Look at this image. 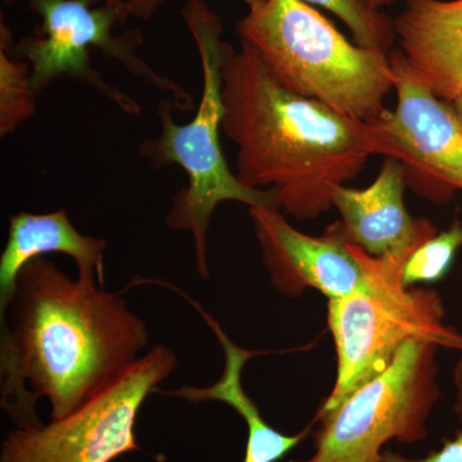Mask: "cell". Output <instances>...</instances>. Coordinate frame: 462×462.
<instances>
[{
  "label": "cell",
  "instance_id": "2e32d148",
  "mask_svg": "<svg viewBox=\"0 0 462 462\" xmlns=\"http://www.w3.org/2000/svg\"><path fill=\"white\" fill-rule=\"evenodd\" d=\"M462 248V223L456 220L449 229L439 231L420 247L412 252L404 263L402 282L404 287L416 284H433L443 281Z\"/></svg>",
  "mask_w": 462,
  "mask_h": 462
},
{
  "label": "cell",
  "instance_id": "8992f818",
  "mask_svg": "<svg viewBox=\"0 0 462 462\" xmlns=\"http://www.w3.org/2000/svg\"><path fill=\"white\" fill-rule=\"evenodd\" d=\"M41 14L42 25L38 35L23 39L12 48L14 56L32 69V84L36 93L47 89L58 79H71L91 88L115 103L124 114L141 116L142 108L132 97L114 87L90 63V50L97 48L106 57L142 79L154 89L170 96L173 107L193 112L196 102L187 90L156 69L135 53L142 44L141 32L116 36L115 26L132 14L126 0H107L93 7V0H26Z\"/></svg>",
  "mask_w": 462,
  "mask_h": 462
},
{
  "label": "cell",
  "instance_id": "5bb4252c",
  "mask_svg": "<svg viewBox=\"0 0 462 462\" xmlns=\"http://www.w3.org/2000/svg\"><path fill=\"white\" fill-rule=\"evenodd\" d=\"M36 93L32 69L14 56L8 29L2 26L0 42V136L16 133L18 127L36 114Z\"/></svg>",
  "mask_w": 462,
  "mask_h": 462
},
{
  "label": "cell",
  "instance_id": "9c48e42d",
  "mask_svg": "<svg viewBox=\"0 0 462 462\" xmlns=\"http://www.w3.org/2000/svg\"><path fill=\"white\" fill-rule=\"evenodd\" d=\"M397 106L385 108L374 130L382 156L400 160L407 171L430 180V199L446 202L462 190V118L415 75L402 51H389Z\"/></svg>",
  "mask_w": 462,
  "mask_h": 462
},
{
  "label": "cell",
  "instance_id": "7c38bea8",
  "mask_svg": "<svg viewBox=\"0 0 462 462\" xmlns=\"http://www.w3.org/2000/svg\"><path fill=\"white\" fill-rule=\"evenodd\" d=\"M398 50L438 98L462 96V0H404L394 18Z\"/></svg>",
  "mask_w": 462,
  "mask_h": 462
},
{
  "label": "cell",
  "instance_id": "e0dca14e",
  "mask_svg": "<svg viewBox=\"0 0 462 462\" xmlns=\"http://www.w3.org/2000/svg\"><path fill=\"white\" fill-rule=\"evenodd\" d=\"M456 400L454 412L462 421V358L454 370ZM384 462H462V430L456 433L454 439L445 440L438 451L430 452L424 458H407L403 456L385 452Z\"/></svg>",
  "mask_w": 462,
  "mask_h": 462
},
{
  "label": "cell",
  "instance_id": "3957f363",
  "mask_svg": "<svg viewBox=\"0 0 462 462\" xmlns=\"http://www.w3.org/2000/svg\"><path fill=\"white\" fill-rule=\"evenodd\" d=\"M181 14L199 54L202 98L185 125L173 120L172 100H161L157 106L160 135L143 142L139 154L154 169L176 165L187 173L188 185L173 197L166 224L170 229L191 234L197 272L200 278L208 279V230L217 206L239 202L248 207H276L275 193L243 184L225 158L221 89L225 60L233 48L224 42L220 17L203 0H189Z\"/></svg>",
  "mask_w": 462,
  "mask_h": 462
},
{
  "label": "cell",
  "instance_id": "8fae6325",
  "mask_svg": "<svg viewBox=\"0 0 462 462\" xmlns=\"http://www.w3.org/2000/svg\"><path fill=\"white\" fill-rule=\"evenodd\" d=\"M406 167L385 157L372 185L365 189L337 188L333 207L338 209L346 239L376 258H409L438 231L424 217H412L404 205Z\"/></svg>",
  "mask_w": 462,
  "mask_h": 462
},
{
  "label": "cell",
  "instance_id": "d6986e66",
  "mask_svg": "<svg viewBox=\"0 0 462 462\" xmlns=\"http://www.w3.org/2000/svg\"><path fill=\"white\" fill-rule=\"evenodd\" d=\"M397 0H370V3L375 7L376 9H380L382 11V8L387 7V5H393V3H396Z\"/></svg>",
  "mask_w": 462,
  "mask_h": 462
},
{
  "label": "cell",
  "instance_id": "277c9868",
  "mask_svg": "<svg viewBox=\"0 0 462 462\" xmlns=\"http://www.w3.org/2000/svg\"><path fill=\"white\" fill-rule=\"evenodd\" d=\"M248 8L239 41L285 90L363 123L383 114L394 90L388 54L349 42L303 0H252Z\"/></svg>",
  "mask_w": 462,
  "mask_h": 462
},
{
  "label": "cell",
  "instance_id": "ba28073f",
  "mask_svg": "<svg viewBox=\"0 0 462 462\" xmlns=\"http://www.w3.org/2000/svg\"><path fill=\"white\" fill-rule=\"evenodd\" d=\"M178 364L170 346H152L111 387L74 412L11 431L0 462H112L139 451L135 424L142 406Z\"/></svg>",
  "mask_w": 462,
  "mask_h": 462
},
{
  "label": "cell",
  "instance_id": "52a82bcc",
  "mask_svg": "<svg viewBox=\"0 0 462 462\" xmlns=\"http://www.w3.org/2000/svg\"><path fill=\"white\" fill-rule=\"evenodd\" d=\"M434 343L413 339L393 363L346 397L337 409L316 416L315 452L296 462H384L392 439L420 442L440 398Z\"/></svg>",
  "mask_w": 462,
  "mask_h": 462
},
{
  "label": "cell",
  "instance_id": "5b68a950",
  "mask_svg": "<svg viewBox=\"0 0 462 462\" xmlns=\"http://www.w3.org/2000/svg\"><path fill=\"white\" fill-rule=\"evenodd\" d=\"M358 247V245H357ZM366 284L328 303V325L337 352V376L318 415L333 411L346 397L393 363L410 340H427L462 351V336L445 324V306L434 289L404 287L409 258H376L358 247Z\"/></svg>",
  "mask_w": 462,
  "mask_h": 462
},
{
  "label": "cell",
  "instance_id": "44dd1931",
  "mask_svg": "<svg viewBox=\"0 0 462 462\" xmlns=\"http://www.w3.org/2000/svg\"><path fill=\"white\" fill-rule=\"evenodd\" d=\"M249 2H252V0H245V3H247V5Z\"/></svg>",
  "mask_w": 462,
  "mask_h": 462
},
{
  "label": "cell",
  "instance_id": "7a4b0ae2",
  "mask_svg": "<svg viewBox=\"0 0 462 462\" xmlns=\"http://www.w3.org/2000/svg\"><path fill=\"white\" fill-rule=\"evenodd\" d=\"M221 96L239 180L273 190L276 207L297 220L330 211L334 190L382 156L372 124L285 90L245 42L225 60Z\"/></svg>",
  "mask_w": 462,
  "mask_h": 462
},
{
  "label": "cell",
  "instance_id": "6da1fadb",
  "mask_svg": "<svg viewBox=\"0 0 462 462\" xmlns=\"http://www.w3.org/2000/svg\"><path fill=\"white\" fill-rule=\"evenodd\" d=\"M148 345L147 324L121 294L33 258L0 311L2 409L17 427L41 425L44 397L51 419L63 418L117 382Z\"/></svg>",
  "mask_w": 462,
  "mask_h": 462
},
{
  "label": "cell",
  "instance_id": "30bf717a",
  "mask_svg": "<svg viewBox=\"0 0 462 462\" xmlns=\"http://www.w3.org/2000/svg\"><path fill=\"white\" fill-rule=\"evenodd\" d=\"M248 214L270 281L284 296L297 298L311 288L338 300L366 284L358 247L346 239L340 221L312 236L296 229L278 207H249Z\"/></svg>",
  "mask_w": 462,
  "mask_h": 462
},
{
  "label": "cell",
  "instance_id": "9a60e30c",
  "mask_svg": "<svg viewBox=\"0 0 462 462\" xmlns=\"http://www.w3.org/2000/svg\"><path fill=\"white\" fill-rule=\"evenodd\" d=\"M336 14L360 47L389 54L397 42L394 20L374 7L370 0H303Z\"/></svg>",
  "mask_w": 462,
  "mask_h": 462
},
{
  "label": "cell",
  "instance_id": "4fadbf2b",
  "mask_svg": "<svg viewBox=\"0 0 462 462\" xmlns=\"http://www.w3.org/2000/svg\"><path fill=\"white\" fill-rule=\"evenodd\" d=\"M8 223L7 242L0 254V311L8 305L23 267L33 258L50 254L71 257L78 276L105 285L107 240L81 234L66 209L50 214L18 212L9 216Z\"/></svg>",
  "mask_w": 462,
  "mask_h": 462
},
{
  "label": "cell",
  "instance_id": "ac0fdd59",
  "mask_svg": "<svg viewBox=\"0 0 462 462\" xmlns=\"http://www.w3.org/2000/svg\"><path fill=\"white\" fill-rule=\"evenodd\" d=\"M169 0H126L133 16L149 21Z\"/></svg>",
  "mask_w": 462,
  "mask_h": 462
},
{
  "label": "cell",
  "instance_id": "ffe728a7",
  "mask_svg": "<svg viewBox=\"0 0 462 462\" xmlns=\"http://www.w3.org/2000/svg\"><path fill=\"white\" fill-rule=\"evenodd\" d=\"M451 105L454 106L456 112H457L458 116L462 118V96L460 98L456 99L454 103H451Z\"/></svg>",
  "mask_w": 462,
  "mask_h": 462
}]
</instances>
